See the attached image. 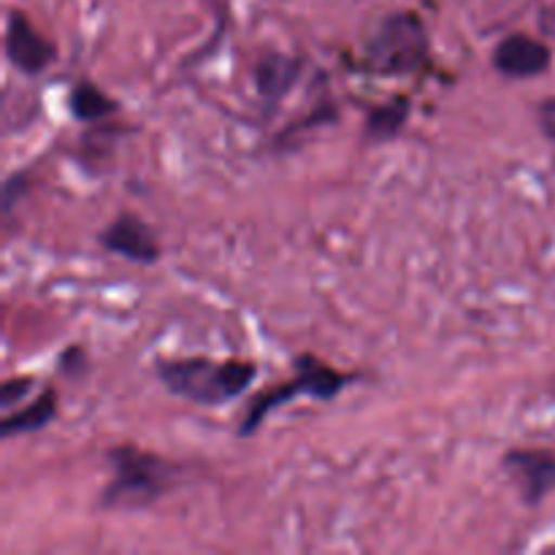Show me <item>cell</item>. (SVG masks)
<instances>
[{
  "mask_svg": "<svg viewBox=\"0 0 555 555\" xmlns=\"http://www.w3.org/2000/svg\"><path fill=\"white\" fill-rule=\"evenodd\" d=\"M33 377H14V379H5L3 388H0V406L3 410H14L22 399H27L33 390Z\"/></svg>",
  "mask_w": 555,
  "mask_h": 555,
  "instance_id": "cell-13",
  "label": "cell"
},
{
  "mask_svg": "<svg viewBox=\"0 0 555 555\" xmlns=\"http://www.w3.org/2000/svg\"><path fill=\"white\" fill-rule=\"evenodd\" d=\"M27 184H30V179H27V173H11L9 179L3 182V215H11L16 206V201L22 198V195H27Z\"/></svg>",
  "mask_w": 555,
  "mask_h": 555,
  "instance_id": "cell-14",
  "label": "cell"
},
{
  "mask_svg": "<svg viewBox=\"0 0 555 555\" xmlns=\"http://www.w3.org/2000/svg\"><path fill=\"white\" fill-rule=\"evenodd\" d=\"M98 242H101V247L106 253L130 260V263L152 266L160 260V244H157L152 228L135 215H130V211H125L117 220L108 222L98 233Z\"/></svg>",
  "mask_w": 555,
  "mask_h": 555,
  "instance_id": "cell-5",
  "label": "cell"
},
{
  "mask_svg": "<svg viewBox=\"0 0 555 555\" xmlns=\"http://www.w3.org/2000/svg\"><path fill=\"white\" fill-rule=\"evenodd\" d=\"M410 112L412 103L404 95L393 98V101L383 103V106H374L366 114V125H363V144L377 146L385 144V141H393L404 130Z\"/></svg>",
  "mask_w": 555,
  "mask_h": 555,
  "instance_id": "cell-10",
  "label": "cell"
},
{
  "mask_svg": "<svg viewBox=\"0 0 555 555\" xmlns=\"http://www.w3.org/2000/svg\"><path fill=\"white\" fill-rule=\"evenodd\" d=\"M350 385V377L328 363H320L314 356H298L296 358V377L287 383L276 385V388L263 390L249 401L247 412H244L242 423H238V437H253L260 428V423L280 406L291 404L298 396H307L314 401H334L341 390Z\"/></svg>",
  "mask_w": 555,
  "mask_h": 555,
  "instance_id": "cell-4",
  "label": "cell"
},
{
  "mask_svg": "<svg viewBox=\"0 0 555 555\" xmlns=\"http://www.w3.org/2000/svg\"><path fill=\"white\" fill-rule=\"evenodd\" d=\"M304 70L301 57H291V54L282 52H266L263 57H258L253 70L255 87H258L260 98H263L269 106H276L293 87L298 85V76Z\"/></svg>",
  "mask_w": 555,
  "mask_h": 555,
  "instance_id": "cell-9",
  "label": "cell"
},
{
  "mask_svg": "<svg viewBox=\"0 0 555 555\" xmlns=\"http://www.w3.org/2000/svg\"><path fill=\"white\" fill-rule=\"evenodd\" d=\"M108 464H112V482L103 488L101 507L122 509V513H139L160 502L166 493L177 488L182 477V466L163 455L146 453L135 444H119L108 450Z\"/></svg>",
  "mask_w": 555,
  "mask_h": 555,
  "instance_id": "cell-2",
  "label": "cell"
},
{
  "mask_svg": "<svg viewBox=\"0 0 555 555\" xmlns=\"http://www.w3.org/2000/svg\"><path fill=\"white\" fill-rule=\"evenodd\" d=\"M334 117H336L334 106H331V103L325 101L323 106H320V108H314V112L309 114V117L298 119L296 125H291V128H287V133H285V135H280V139H291V135L301 133V130H309V128H314V125H323V122H328V119H334Z\"/></svg>",
  "mask_w": 555,
  "mask_h": 555,
  "instance_id": "cell-15",
  "label": "cell"
},
{
  "mask_svg": "<svg viewBox=\"0 0 555 555\" xmlns=\"http://www.w3.org/2000/svg\"><path fill=\"white\" fill-rule=\"evenodd\" d=\"M60 369H63L68 377H74V374H81L87 369L85 352H81L79 347H70V350H65L63 356H60Z\"/></svg>",
  "mask_w": 555,
  "mask_h": 555,
  "instance_id": "cell-16",
  "label": "cell"
},
{
  "mask_svg": "<svg viewBox=\"0 0 555 555\" xmlns=\"http://www.w3.org/2000/svg\"><path fill=\"white\" fill-rule=\"evenodd\" d=\"M157 379L168 393L198 406H222L249 390L258 377V366L238 358H166L155 366Z\"/></svg>",
  "mask_w": 555,
  "mask_h": 555,
  "instance_id": "cell-1",
  "label": "cell"
},
{
  "mask_svg": "<svg viewBox=\"0 0 555 555\" xmlns=\"http://www.w3.org/2000/svg\"><path fill=\"white\" fill-rule=\"evenodd\" d=\"M68 108L79 122L85 125H98L101 119H106L108 114L117 112V101L108 98L106 92L98 85H92L90 79H81L70 87L68 92Z\"/></svg>",
  "mask_w": 555,
  "mask_h": 555,
  "instance_id": "cell-12",
  "label": "cell"
},
{
  "mask_svg": "<svg viewBox=\"0 0 555 555\" xmlns=\"http://www.w3.org/2000/svg\"><path fill=\"white\" fill-rule=\"evenodd\" d=\"M431 57L428 30L415 11H393L366 41L363 65L374 76H412Z\"/></svg>",
  "mask_w": 555,
  "mask_h": 555,
  "instance_id": "cell-3",
  "label": "cell"
},
{
  "mask_svg": "<svg viewBox=\"0 0 555 555\" xmlns=\"http://www.w3.org/2000/svg\"><path fill=\"white\" fill-rule=\"evenodd\" d=\"M504 466L518 480L526 504L545 502L555 488V455L547 450H509Z\"/></svg>",
  "mask_w": 555,
  "mask_h": 555,
  "instance_id": "cell-8",
  "label": "cell"
},
{
  "mask_svg": "<svg viewBox=\"0 0 555 555\" xmlns=\"http://www.w3.org/2000/svg\"><path fill=\"white\" fill-rule=\"evenodd\" d=\"M553 63V52L547 43L526 36V33H509L507 38L493 49V68L507 79H531L542 76Z\"/></svg>",
  "mask_w": 555,
  "mask_h": 555,
  "instance_id": "cell-7",
  "label": "cell"
},
{
  "mask_svg": "<svg viewBox=\"0 0 555 555\" xmlns=\"http://www.w3.org/2000/svg\"><path fill=\"white\" fill-rule=\"evenodd\" d=\"M54 415H57V393H54L52 388H47L33 404H27L25 410H16L11 412V415H5L3 421H0V434H3L5 439H11L20 437V434L43 431V428L54 421Z\"/></svg>",
  "mask_w": 555,
  "mask_h": 555,
  "instance_id": "cell-11",
  "label": "cell"
},
{
  "mask_svg": "<svg viewBox=\"0 0 555 555\" xmlns=\"http://www.w3.org/2000/svg\"><path fill=\"white\" fill-rule=\"evenodd\" d=\"M5 57L25 76H38L54 63L57 52L22 11H11L5 22Z\"/></svg>",
  "mask_w": 555,
  "mask_h": 555,
  "instance_id": "cell-6",
  "label": "cell"
}]
</instances>
